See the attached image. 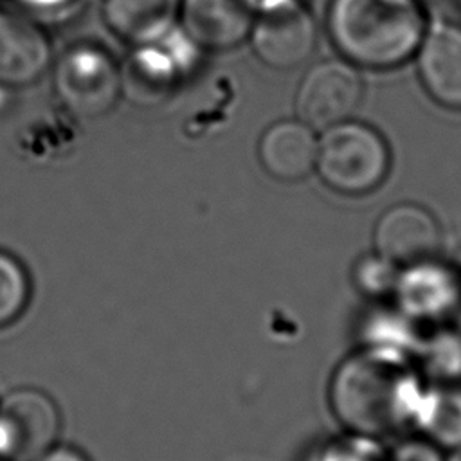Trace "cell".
I'll return each instance as SVG.
<instances>
[{
    "mask_svg": "<svg viewBox=\"0 0 461 461\" xmlns=\"http://www.w3.org/2000/svg\"><path fill=\"white\" fill-rule=\"evenodd\" d=\"M258 7V0H180L185 34L205 49H230L245 40Z\"/></svg>",
    "mask_w": 461,
    "mask_h": 461,
    "instance_id": "11",
    "label": "cell"
},
{
    "mask_svg": "<svg viewBox=\"0 0 461 461\" xmlns=\"http://www.w3.org/2000/svg\"><path fill=\"white\" fill-rule=\"evenodd\" d=\"M375 252L398 267L436 258L441 230L436 218L421 205L398 203L387 209L373 232Z\"/></svg>",
    "mask_w": 461,
    "mask_h": 461,
    "instance_id": "9",
    "label": "cell"
},
{
    "mask_svg": "<svg viewBox=\"0 0 461 461\" xmlns=\"http://www.w3.org/2000/svg\"><path fill=\"white\" fill-rule=\"evenodd\" d=\"M54 85L70 112L81 117H99L119 99L121 70L106 52L77 47L58 61Z\"/></svg>",
    "mask_w": 461,
    "mask_h": 461,
    "instance_id": "4",
    "label": "cell"
},
{
    "mask_svg": "<svg viewBox=\"0 0 461 461\" xmlns=\"http://www.w3.org/2000/svg\"><path fill=\"white\" fill-rule=\"evenodd\" d=\"M393 461H441L439 454L436 450V445L430 441H416V443H403L396 454L393 456Z\"/></svg>",
    "mask_w": 461,
    "mask_h": 461,
    "instance_id": "21",
    "label": "cell"
},
{
    "mask_svg": "<svg viewBox=\"0 0 461 461\" xmlns=\"http://www.w3.org/2000/svg\"><path fill=\"white\" fill-rule=\"evenodd\" d=\"M418 355L427 375L439 384H457L461 380V333L443 328L427 340H420Z\"/></svg>",
    "mask_w": 461,
    "mask_h": 461,
    "instance_id": "17",
    "label": "cell"
},
{
    "mask_svg": "<svg viewBox=\"0 0 461 461\" xmlns=\"http://www.w3.org/2000/svg\"><path fill=\"white\" fill-rule=\"evenodd\" d=\"M414 425L443 448H461V385L439 384L421 391Z\"/></svg>",
    "mask_w": 461,
    "mask_h": 461,
    "instance_id": "16",
    "label": "cell"
},
{
    "mask_svg": "<svg viewBox=\"0 0 461 461\" xmlns=\"http://www.w3.org/2000/svg\"><path fill=\"white\" fill-rule=\"evenodd\" d=\"M29 299V279L23 267L0 252V326L13 322Z\"/></svg>",
    "mask_w": 461,
    "mask_h": 461,
    "instance_id": "18",
    "label": "cell"
},
{
    "mask_svg": "<svg viewBox=\"0 0 461 461\" xmlns=\"http://www.w3.org/2000/svg\"><path fill=\"white\" fill-rule=\"evenodd\" d=\"M416 67L434 101L461 110V25L452 22L429 25L416 50Z\"/></svg>",
    "mask_w": 461,
    "mask_h": 461,
    "instance_id": "10",
    "label": "cell"
},
{
    "mask_svg": "<svg viewBox=\"0 0 461 461\" xmlns=\"http://www.w3.org/2000/svg\"><path fill=\"white\" fill-rule=\"evenodd\" d=\"M362 99V79L353 63L326 59L313 65L303 77L295 110L308 126L328 128L349 119Z\"/></svg>",
    "mask_w": 461,
    "mask_h": 461,
    "instance_id": "7",
    "label": "cell"
},
{
    "mask_svg": "<svg viewBox=\"0 0 461 461\" xmlns=\"http://www.w3.org/2000/svg\"><path fill=\"white\" fill-rule=\"evenodd\" d=\"M43 32L27 18L0 11V83L27 85L49 63Z\"/></svg>",
    "mask_w": 461,
    "mask_h": 461,
    "instance_id": "13",
    "label": "cell"
},
{
    "mask_svg": "<svg viewBox=\"0 0 461 461\" xmlns=\"http://www.w3.org/2000/svg\"><path fill=\"white\" fill-rule=\"evenodd\" d=\"M250 34L258 58L279 70L303 65L317 45L315 22L297 0H279L261 7Z\"/></svg>",
    "mask_w": 461,
    "mask_h": 461,
    "instance_id": "6",
    "label": "cell"
},
{
    "mask_svg": "<svg viewBox=\"0 0 461 461\" xmlns=\"http://www.w3.org/2000/svg\"><path fill=\"white\" fill-rule=\"evenodd\" d=\"M459 2H461V0H459Z\"/></svg>",
    "mask_w": 461,
    "mask_h": 461,
    "instance_id": "25",
    "label": "cell"
},
{
    "mask_svg": "<svg viewBox=\"0 0 461 461\" xmlns=\"http://www.w3.org/2000/svg\"><path fill=\"white\" fill-rule=\"evenodd\" d=\"M59 430L54 402L41 391L18 389L0 402V459L36 461L47 454Z\"/></svg>",
    "mask_w": 461,
    "mask_h": 461,
    "instance_id": "5",
    "label": "cell"
},
{
    "mask_svg": "<svg viewBox=\"0 0 461 461\" xmlns=\"http://www.w3.org/2000/svg\"><path fill=\"white\" fill-rule=\"evenodd\" d=\"M258 153L268 175L283 182H295L315 169L317 139L312 126L301 119L279 121L261 135Z\"/></svg>",
    "mask_w": 461,
    "mask_h": 461,
    "instance_id": "12",
    "label": "cell"
},
{
    "mask_svg": "<svg viewBox=\"0 0 461 461\" xmlns=\"http://www.w3.org/2000/svg\"><path fill=\"white\" fill-rule=\"evenodd\" d=\"M448 461H461V448H457L456 454H452V457Z\"/></svg>",
    "mask_w": 461,
    "mask_h": 461,
    "instance_id": "24",
    "label": "cell"
},
{
    "mask_svg": "<svg viewBox=\"0 0 461 461\" xmlns=\"http://www.w3.org/2000/svg\"><path fill=\"white\" fill-rule=\"evenodd\" d=\"M328 29L349 63L391 68L416 54L427 23L416 0H331Z\"/></svg>",
    "mask_w": 461,
    "mask_h": 461,
    "instance_id": "2",
    "label": "cell"
},
{
    "mask_svg": "<svg viewBox=\"0 0 461 461\" xmlns=\"http://www.w3.org/2000/svg\"><path fill=\"white\" fill-rule=\"evenodd\" d=\"M180 0H106L104 18L121 38L146 45L160 40L175 23Z\"/></svg>",
    "mask_w": 461,
    "mask_h": 461,
    "instance_id": "14",
    "label": "cell"
},
{
    "mask_svg": "<svg viewBox=\"0 0 461 461\" xmlns=\"http://www.w3.org/2000/svg\"><path fill=\"white\" fill-rule=\"evenodd\" d=\"M398 310L416 322H443L461 308V274L429 258L402 267L393 290Z\"/></svg>",
    "mask_w": 461,
    "mask_h": 461,
    "instance_id": "8",
    "label": "cell"
},
{
    "mask_svg": "<svg viewBox=\"0 0 461 461\" xmlns=\"http://www.w3.org/2000/svg\"><path fill=\"white\" fill-rule=\"evenodd\" d=\"M400 267L393 261L378 256L376 252L373 256L362 258L353 270V279L357 288L369 295V297H382L387 294H393L396 279H398Z\"/></svg>",
    "mask_w": 461,
    "mask_h": 461,
    "instance_id": "19",
    "label": "cell"
},
{
    "mask_svg": "<svg viewBox=\"0 0 461 461\" xmlns=\"http://www.w3.org/2000/svg\"><path fill=\"white\" fill-rule=\"evenodd\" d=\"M36 461H86L83 454L72 448H50Z\"/></svg>",
    "mask_w": 461,
    "mask_h": 461,
    "instance_id": "22",
    "label": "cell"
},
{
    "mask_svg": "<svg viewBox=\"0 0 461 461\" xmlns=\"http://www.w3.org/2000/svg\"><path fill=\"white\" fill-rule=\"evenodd\" d=\"M23 2L36 7H58V5H65L70 0H23Z\"/></svg>",
    "mask_w": 461,
    "mask_h": 461,
    "instance_id": "23",
    "label": "cell"
},
{
    "mask_svg": "<svg viewBox=\"0 0 461 461\" xmlns=\"http://www.w3.org/2000/svg\"><path fill=\"white\" fill-rule=\"evenodd\" d=\"M369 438L358 436L351 443H335L337 447L324 452L321 461H378V452L373 447H366Z\"/></svg>",
    "mask_w": 461,
    "mask_h": 461,
    "instance_id": "20",
    "label": "cell"
},
{
    "mask_svg": "<svg viewBox=\"0 0 461 461\" xmlns=\"http://www.w3.org/2000/svg\"><path fill=\"white\" fill-rule=\"evenodd\" d=\"M421 384L407 355L366 346L335 369L330 407L353 434L380 438L414 423Z\"/></svg>",
    "mask_w": 461,
    "mask_h": 461,
    "instance_id": "1",
    "label": "cell"
},
{
    "mask_svg": "<svg viewBox=\"0 0 461 461\" xmlns=\"http://www.w3.org/2000/svg\"><path fill=\"white\" fill-rule=\"evenodd\" d=\"M389 148L369 124L342 121L328 126L317 140L315 169L321 180L340 194L375 191L389 171Z\"/></svg>",
    "mask_w": 461,
    "mask_h": 461,
    "instance_id": "3",
    "label": "cell"
},
{
    "mask_svg": "<svg viewBox=\"0 0 461 461\" xmlns=\"http://www.w3.org/2000/svg\"><path fill=\"white\" fill-rule=\"evenodd\" d=\"M176 83V67L173 58L160 50L142 47L121 70V92L140 104H155L166 99Z\"/></svg>",
    "mask_w": 461,
    "mask_h": 461,
    "instance_id": "15",
    "label": "cell"
},
{
    "mask_svg": "<svg viewBox=\"0 0 461 461\" xmlns=\"http://www.w3.org/2000/svg\"><path fill=\"white\" fill-rule=\"evenodd\" d=\"M0 461H2V459H0Z\"/></svg>",
    "mask_w": 461,
    "mask_h": 461,
    "instance_id": "26",
    "label": "cell"
}]
</instances>
